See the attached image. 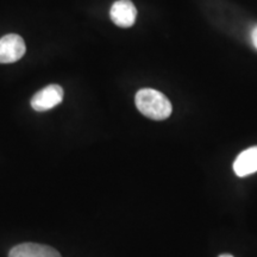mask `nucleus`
<instances>
[{
    "label": "nucleus",
    "instance_id": "4",
    "mask_svg": "<svg viewBox=\"0 0 257 257\" xmlns=\"http://www.w3.org/2000/svg\"><path fill=\"white\" fill-rule=\"evenodd\" d=\"M110 16L117 27L130 28L136 22L137 10L131 0H118L112 5Z\"/></svg>",
    "mask_w": 257,
    "mask_h": 257
},
{
    "label": "nucleus",
    "instance_id": "2",
    "mask_svg": "<svg viewBox=\"0 0 257 257\" xmlns=\"http://www.w3.org/2000/svg\"><path fill=\"white\" fill-rule=\"evenodd\" d=\"M63 88L59 85H49L32 96L31 106L35 111L51 110L63 100Z\"/></svg>",
    "mask_w": 257,
    "mask_h": 257
},
{
    "label": "nucleus",
    "instance_id": "1",
    "mask_svg": "<svg viewBox=\"0 0 257 257\" xmlns=\"http://www.w3.org/2000/svg\"><path fill=\"white\" fill-rule=\"evenodd\" d=\"M135 101L138 111L150 119L163 120L172 114L173 106L168 98L156 89H141L137 92Z\"/></svg>",
    "mask_w": 257,
    "mask_h": 257
},
{
    "label": "nucleus",
    "instance_id": "8",
    "mask_svg": "<svg viewBox=\"0 0 257 257\" xmlns=\"http://www.w3.org/2000/svg\"><path fill=\"white\" fill-rule=\"evenodd\" d=\"M219 257H233V256H231V255H221Z\"/></svg>",
    "mask_w": 257,
    "mask_h": 257
},
{
    "label": "nucleus",
    "instance_id": "6",
    "mask_svg": "<svg viewBox=\"0 0 257 257\" xmlns=\"http://www.w3.org/2000/svg\"><path fill=\"white\" fill-rule=\"evenodd\" d=\"M237 176H248L257 172V147H251L238 155L233 163Z\"/></svg>",
    "mask_w": 257,
    "mask_h": 257
},
{
    "label": "nucleus",
    "instance_id": "3",
    "mask_svg": "<svg viewBox=\"0 0 257 257\" xmlns=\"http://www.w3.org/2000/svg\"><path fill=\"white\" fill-rule=\"evenodd\" d=\"M27 47L18 35H6L0 40V63L17 62L24 56Z\"/></svg>",
    "mask_w": 257,
    "mask_h": 257
},
{
    "label": "nucleus",
    "instance_id": "7",
    "mask_svg": "<svg viewBox=\"0 0 257 257\" xmlns=\"http://www.w3.org/2000/svg\"><path fill=\"white\" fill-rule=\"evenodd\" d=\"M251 40H252V43L255 48L257 49V27L253 28V30L251 32Z\"/></svg>",
    "mask_w": 257,
    "mask_h": 257
},
{
    "label": "nucleus",
    "instance_id": "5",
    "mask_svg": "<svg viewBox=\"0 0 257 257\" xmlns=\"http://www.w3.org/2000/svg\"><path fill=\"white\" fill-rule=\"evenodd\" d=\"M9 257H62L51 246L36 243L19 244L11 249Z\"/></svg>",
    "mask_w": 257,
    "mask_h": 257
}]
</instances>
